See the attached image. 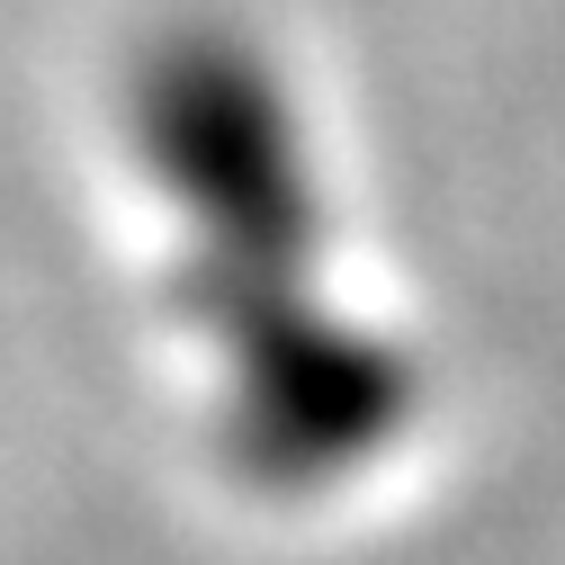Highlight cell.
Here are the masks:
<instances>
[{
	"instance_id": "cell-1",
	"label": "cell",
	"mask_w": 565,
	"mask_h": 565,
	"mask_svg": "<svg viewBox=\"0 0 565 565\" xmlns=\"http://www.w3.org/2000/svg\"><path fill=\"white\" fill-rule=\"evenodd\" d=\"M135 153L189 216L180 315L225 377V458L269 493L360 476L422 386L386 332L323 306L315 171L269 54L234 28H171L135 63Z\"/></svg>"
}]
</instances>
